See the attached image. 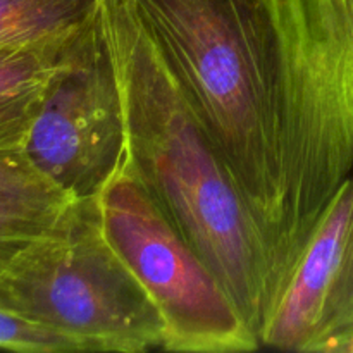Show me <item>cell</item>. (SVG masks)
Listing matches in <instances>:
<instances>
[{
    "instance_id": "6da1fadb",
    "label": "cell",
    "mask_w": 353,
    "mask_h": 353,
    "mask_svg": "<svg viewBox=\"0 0 353 353\" xmlns=\"http://www.w3.org/2000/svg\"><path fill=\"white\" fill-rule=\"evenodd\" d=\"M126 123V168L219 276L255 334L271 305L264 233L130 0H99Z\"/></svg>"
},
{
    "instance_id": "7a4b0ae2",
    "label": "cell",
    "mask_w": 353,
    "mask_h": 353,
    "mask_svg": "<svg viewBox=\"0 0 353 353\" xmlns=\"http://www.w3.org/2000/svg\"><path fill=\"white\" fill-rule=\"evenodd\" d=\"M199 112L272 257L285 217L281 71L262 0H130Z\"/></svg>"
},
{
    "instance_id": "3957f363",
    "label": "cell",
    "mask_w": 353,
    "mask_h": 353,
    "mask_svg": "<svg viewBox=\"0 0 353 353\" xmlns=\"http://www.w3.org/2000/svg\"><path fill=\"white\" fill-rule=\"evenodd\" d=\"M0 309L47 326L81 352L164 350L165 327L103 230L97 196L71 199L0 274Z\"/></svg>"
},
{
    "instance_id": "277c9868",
    "label": "cell",
    "mask_w": 353,
    "mask_h": 353,
    "mask_svg": "<svg viewBox=\"0 0 353 353\" xmlns=\"http://www.w3.org/2000/svg\"><path fill=\"white\" fill-rule=\"evenodd\" d=\"M103 230L157 307L165 352L261 348L219 276L124 165L97 195Z\"/></svg>"
},
{
    "instance_id": "5b68a950",
    "label": "cell",
    "mask_w": 353,
    "mask_h": 353,
    "mask_svg": "<svg viewBox=\"0 0 353 353\" xmlns=\"http://www.w3.org/2000/svg\"><path fill=\"white\" fill-rule=\"evenodd\" d=\"M24 152L72 199L97 196L126 165L123 100L99 9L69 43Z\"/></svg>"
},
{
    "instance_id": "8992f818",
    "label": "cell",
    "mask_w": 353,
    "mask_h": 353,
    "mask_svg": "<svg viewBox=\"0 0 353 353\" xmlns=\"http://www.w3.org/2000/svg\"><path fill=\"white\" fill-rule=\"evenodd\" d=\"M261 348L350 353L353 347V174L321 210L276 293Z\"/></svg>"
},
{
    "instance_id": "52a82bcc",
    "label": "cell",
    "mask_w": 353,
    "mask_h": 353,
    "mask_svg": "<svg viewBox=\"0 0 353 353\" xmlns=\"http://www.w3.org/2000/svg\"><path fill=\"white\" fill-rule=\"evenodd\" d=\"M24 150L0 154V274L71 200Z\"/></svg>"
},
{
    "instance_id": "ba28073f",
    "label": "cell",
    "mask_w": 353,
    "mask_h": 353,
    "mask_svg": "<svg viewBox=\"0 0 353 353\" xmlns=\"http://www.w3.org/2000/svg\"><path fill=\"white\" fill-rule=\"evenodd\" d=\"M99 0H0V48L62 43L95 17Z\"/></svg>"
},
{
    "instance_id": "9c48e42d",
    "label": "cell",
    "mask_w": 353,
    "mask_h": 353,
    "mask_svg": "<svg viewBox=\"0 0 353 353\" xmlns=\"http://www.w3.org/2000/svg\"><path fill=\"white\" fill-rule=\"evenodd\" d=\"M76 34L62 43L0 48V103L43 93Z\"/></svg>"
},
{
    "instance_id": "30bf717a",
    "label": "cell",
    "mask_w": 353,
    "mask_h": 353,
    "mask_svg": "<svg viewBox=\"0 0 353 353\" xmlns=\"http://www.w3.org/2000/svg\"><path fill=\"white\" fill-rule=\"evenodd\" d=\"M0 348L23 353L81 352L71 338L6 309H0Z\"/></svg>"
},
{
    "instance_id": "8fae6325",
    "label": "cell",
    "mask_w": 353,
    "mask_h": 353,
    "mask_svg": "<svg viewBox=\"0 0 353 353\" xmlns=\"http://www.w3.org/2000/svg\"><path fill=\"white\" fill-rule=\"evenodd\" d=\"M45 92L40 95L0 103V154L24 150L28 134L40 110Z\"/></svg>"
},
{
    "instance_id": "7c38bea8",
    "label": "cell",
    "mask_w": 353,
    "mask_h": 353,
    "mask_svg": "<svg viewBox=\"0 0 353 353\" xmlns=\"http://www.w3.org/2000/svg\"><path fill=\"white\" fill-rule=\"evenodd\" d=\"M345 55L353 107V0H323Z\"/></svg>"
},
{
    "instance_id": "4fadbf2b",
    "label": "cell",
    "mask_w": 353,
    "mask_h": 353,
    "mask_svg": "<svg viewBox=\"0 0 353 353\" xmlns=\"http://www.w3.org/2000/svg\"><path fill=\"white\" fill-rule=\"evenodd\" d=\"M350 353H353V347H352V350H350Z\"/></svg>"
}]
</instances>
